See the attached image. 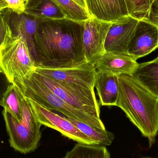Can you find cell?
Masks as SVG:
<instances>
[{
	"label": "cell",
	"mask_w": 158,
	"mask_h": 158,
	"mask_svg": "<svg viewBox=\"0 0 158 158\" xmlns=\"http://www.w3.org/2000/svg\"><path fill=\"white\" fill-rule=\"evenodd\" d=\"M83 21L40 20L34 36L35 66L69 68L87 63L83 49Z\"/></svg>",
	"instance_id": "6da1fadb"
},
{
	"label": "cell",
	"mask_w": 158,
	"mask_h": 158,
	"mask_svg": "<svg viewBox=\"0 0 158 158\" xmlns=\"http://www.w3.org/2000/svg\"><path fill=\"white\" fill-rule=\"evenodd\" d=\"M117 106L147 138L149 147L155 143L158 134V98L143 87L132 77H118Z\"/></svg>",
	"instance_id": "7a4b0ae2"
},
{
	"label": "cell",
	"mask_w": 158,
	"mask_h": 158,
	"mask_svg": "<svg viewBox=\"0 0 158 158\" xmlns=\"http://www.w3.org/2000/svg\"><path fill=\"white\" fill-rule=\"evenodd\" d=\"M13 84L27 98L37 102L42 106L62 113L66 117L84 123L96 129L106 131L101 119L74 107L45 87L33 76L14 79Z\"/></svg>",
	"instance_id": "3957f363"
},
{
	"label": "cell",
	"mask_w": 158,
	"mask_h": 158,
	"mask_svg": "<svg viewBox=\"0 0 158 158\" xmlns=\"http://www.w3.org/2000/svg\"><path fill=\"white\" fill-rule=\"evenodd\" d=\"M31 75L61 99L74 107L100 118L99 104L94 90L75 84L56 81L37 73Z\"/></svg>",
	"instance_id": "277c9868"
},
{
	"label": "cell",
	"mask_w": 158,
	"mask_h": 158,
	"mask_svg": "<svg viewBox=\"0 0 158 158\" xmlns=\"http://www.w3.org/2000/svg\"><path fill=\"white\" fill-rule=\"evenodd\" d=\"M34 67L27 43L20 34L0 48V68L11 82L29 76Z\"/></svg>",
	"instance_id": "5b68a950"
},
{
	"label": "cell",
	"mask_w": 158,
	"mask_h": 158,
	"mask_svg": "<svg viewBox=\"0 0 158 158\" xmlns=\"http://www.w3.org/2000/svg\"><path fill=\"white\" fill-rule=\"evenodd\" d=\"M111 24L92 17L83 21V49L87 63L94 64L106 52L105 41Z\"/></svg>",
	"instance_id": "8992f818"
},
{
	"label": "cell",
	"mask_w": 158,
	"mask_h": 158,
	"mask_svg": "<svg viewBox=\"0 0 158 158\" xmlns=\"http://www.w3.org/2000/svg\"><path fill=\"white\" fill-rule=\"evenodd\" d=\"M28 99L37 120L41 125L56 130L64 136L79 143L99 145L81 132L64 116H59L35 101Z\"/></svg>",
	"instance_id": "52a82bcc"
},
{
	"label": "cell",
	"mask_w": 158,
	"mask_h": 158,
	"mask_svg": "<svg viewBox=\"0 0 158 158\" xmlns=\"http://www.w3.org/2000/svg\"><path fill=\"white\" fill-rule=\"evenodd\" d=\"M3 116L9 137L10 147L23 154L31 153L38 148L41 137L27 125L19 123L9 111L4 109Z\"/></svg>",
	"instance_id": "ba28073f"
},
{
	"label": "cell",
	"mask_w": 158,
	"mask_h": 158,
	"mask_svg": "<svg viewBox=\"0 0 158 158\" xmlns=\"http://www.w3.org/2000/svg\"><path fill=\"white\" fill-rule=\"evenodd\" d=\"M33 70L50 78L92 90H94L97 75L94 65L88 63L69 68L47 69L35 66Z\"/></svg>",
	"instance_id": "9c48e42d"
},
{
	"label": "cell",
	"mask_w": 158,
	"mask_h": 158,
	"mask_svg": "<svg viewBox=\"0 0 158 158\" xmlns=\"http://www.w3.org/2000/svg\"><path fill=\"white\" fill-rule=\"evenodd\" d=\"M158 48V27L150 20H138L129 43L128 54L137 60Z\"/></svg>",
	"instance_id": "30bf717a"
},
{
	"label": "cell",
	"mask_w": 158,
	"mask_h": 158,
	"mask_svg": "<svg viewBox=\"0 0 158 158\" xmlns=\"http://www.w3.org/2000/svg\"><path fill=\"white\" fill-rule=\"evenodd\" d=\"M138 19L129 15L112 22L108 32L106 52L128 54V47Z\"/></svg>",
	"instance_id": "8fae6325"
},
{
	"label": "cell",
	"mask_w": 158,
	"mask_h": 158,
	"mask_svg": "<svg viewBox=\"0 0 158 158\" xmlns=\"http://www.w3.org/2000/svg\"><path fill=\"white\" fill-rule=\"evenodd\" d=\"M138 64L128 54L105 52L94 64L97 73L131 76Z\"/></svg>",
	"instance_id": "7c38bea8"
},
{
	"label": "cell",
	"mask_w": 158,
	"mask_h": 158,
	"mask_svg": "<svg viewBox=\"0 0 158 158\" xmlns=\"http://www.w3.org/2000/svg\"><path fill=\"white\" fill-rule=\"evenodd\" d=\"M89 17L113 22L129 15L124 0H84Z\"/></svg>",
	"instance_id": "4fadbf2b"
},
{
	"label": "cell",
	"mask_w": 158,
	"mask_h": 158,
	"mask_svg": "<svg viewBox=\"0 0 158 158\" xmlns=\"http://www.w3.org/2000/svg\"><path fill=\"white\" fill-rule=\"evenodd\" d=\"M3 13L7 19L13 33V37L20 34L27 43L29 50L35 64V47L34 36L40 20L26 14L13 13L6 9Z\"/></svg>",
	"instance_id": "5bb4252c"
},
{
	"label": "cell",
	"mask_w": 158,
	"mask_h": 158,
	"mask_svg": "<svg viewBox=\"0 0 158 158\" xmlns=\"http://www.w3.org/2000/svg\"><path fill=\"white\" fill-rule=\"evenodd\" d=\"M95 87L101 106H117L119 93L118 76L97 73Z\"/></svg>",
	"instance_id": "9a60e30c"
},
{
	"label": "cell",
	"mask_w": 158,
	"mask_h": 158,
	"mask_svg": "<svg viewBox=\"0 0 158 158\" xmlns=\"http://www.w3.org/2000/svg\"><path fill=\"white\" fill-rule=\"evenodd\" d=\"M25 14L41 20L66 18L53 0H27Z\"/></svg>",
	"instance_id": "2e32d148"
},
{
	"label": "cell",
	"mask_w": 158,
	"mask_h": 158,
	"mask_svg": "<svg viewBox=\"0 0 158 158\" xmlns=\"http://www.w3.org/2000/svg\"><path fill=\"white\" fill-rule=\"evenodd\" d=\"M131 77L158 98V57L153 61L139 64Z\"/></svg>",
	"instance_id": "e0dca14e"
},
{
	"label": "cell",
	"mask_w": 158,
	"mask_h": 158,
	"mask_svg": "<svg viewBox=\"0 0 158 158\" xmlns=\"http://www.w3.org/2000/svg\"><path fill=\"white\" fill-rule=\"evenodd\" d=\"M64 117L81 132L90 139L97 143L99 145L106 147L110 145L114 140V135L112 133L108 131L107 130L102 131L98 130L84 123L69 117Z\"/></svg>",
	"instance_id": "ac0fdd59"
},
{
	"label": "cell",
	"mask_w": 158,
	"mask_h": 158,
	"mask_svg": "<svg viewBox=\"0 0 158 158\" xmlns=\"http://www.w3.org/2000/svg\"><path fill=\"white\" fill-rule=\"evenodd\" d=\"M64 158H110V155L104 146L78 143L67 152Z\"/></svg>",
	"instance_id": "d6986e66"
},
{
	"label": "cell",
	"mask_w": 158,
	"mask_h": 158,
	"mask_svg": "<svg viewBox=\"0 0 158 158\" xmlns=\"http://www.w3.org/2000/svg\"><path fill=\"white\" fill-rule=\"evenodd\" d=\"M0 106L9 111L19 123L22 120V110L16 87L12 85L5 94Z\"/></svg>",
	"instance_id": "ffe728a7"
},
{
	"label": "cell",
	"mask_w": 158,
	"mask_h": 158,
	"mask_svg": "<svg viewBox=\"0 0 158 158\" xmlns=\"http://www.w3.org/2000/svg\"><path fill=\"white\" fill-rule=\"evenodd\" d=\"M62 9L66 18L77 21H84L89 18L87 11L73 0H53Z\"/></svg>",
	"instance_id": "44dd1931"
},
{
	"label": "cell",
	"mask_w": 158,
	"mask_h": 158,
	"mask_svg": "<svg viewBox=\"0 0 158 158\" xmlns=\"http://www.w3.org/2000/svg\"><path fill=\"white\" fill-rule=\"evenodd\" d=\"M129 15L138 20H149L153 0H124Z\"/></svg>",
	"instance_id": "7402d4cb"
},
{
	"label": "cell",
	"mask_w": 158,
	"mask_h": 158,
	"mask_svg": "<svg viewBox=\"0 0 158 158\" xmlns=\"http://www.w3.org/2000/svg\"><path fill=\"white\" fill-rule=\"evenodd\" d=\"M13 38V33L6 17L3 12L0 14V48Z\"/></svg>",
	"instance_id": "603a6c76"
},
{
	"label": "cell",
	"mask_w": 158,
	"mask_h": 158,
	"mask_svg": "<svg viewBox=\"0 0 158 158\" xmlns=\"http://www.w3.org/2000/svg\"><path fill=\"white\" fill-rule=\"evenodd\" d=\"M7 5V9L16 14L25 13L27 0H5Z\"/></svg>",
	"instance_id": "cb8c5ba5"
},
{
	"label": "cell",
	"mask_w": 158,
	"mask_h": 158,
	"mask_svg": "<svg viewBox=\"0 0 158 158\" xmlns=\"http://www.w3.org/2000/svg\"><path fill=\"white\" fill-rule=\"evenodd\" d=\"M13 84L0 68V105L5 94Z\"/></svg>",
	"instance_id": "d4e9b609"
},
{
	"label": "cell",
	"mask_w": 158,
	"mask_h": 158,
	"mask_svg": "<svg viewBox=\"0 0 158 158\" xmlns=\"http://www.w3.org/2000/svg\"><path fill=\"white\" fill-rule=\"evenodd\" d=\"M158 18V0L152 4L150 10L149 20L153 22Z\"/></svg>",
	"instance_id": "484cf974"
},
{
	"label": "cell",
	"mask_w": 158,
	"mask_h": 158,
	"mask_svg": "<svg viewBox=\"0 0 158 158\" xmlns=\"http://www.w3.org/2000/svg\"><path fill=\"white\" fill-rule=\"evenodd\" d=\"M7 9V5L5 0H0V12Z\"/></svg>",
	"instance_id": "4316f807"
},
{
	"label": "cell",
	"mask_w": 158,
	"mask_h": 158,
	"mask_svg": "<svg viewBox=\"0 0 158 158\" xmlns=\"http://www.w3.org/2000/svg\"><path fill=\"white\" fill-rule=\"evenodd\" d=\"M78 5L81 6L82 8H84L86 10V7H85V3L84 0H73Z\"/></svg>",
	"instance_id": "83f0119b"
},
{
	"label": "cell",
	"mask_w": 158,
	"mask_h": 158,
	"mask_svg": "<svg viewBox=\"0 0 158 158\" xmlns=\"http://www.w3.org/2000/svg\"><path fill=\"white\" fill-rule=\"evenodd\" d=\"M153 23L156 24V25H157L158 27V18L157 19H155V21L153 22Z\"/></svg>",
	"instance_id": "f1b7e54d"
},
{
	"label": "cell",
	"mask_w": 158,
	"mask_h": 158,
	"mask_svg": "<svg viewBox=\"0 0 158 158\" xmlns=\"http://www.w3.org/2000/svg\"><path fill=\"white\" fill-rule=\"evenodd\" d=\"M143 158H153L149 157H143Z\"/></svg>",
	"instance_id": "f546056e"
},
{
	"label": "cell",
	"mask_w": 158,
	"mask_h": 158,
	"mask_svg": "<svg viewBox=\"0 0 158 158\" xmlns=\"http://www.w3.org/2000/svg\"><path fill=\"white\" fill-rule=\"evenodd\" d=\"M157 1V0H153V2H155V1Z\"/></svg>",
	"instance_id": "4dcf8cb0"
},
{
	"label": "cell",
	"mask_w": 158,
	"mask_h": 158,
	"mask_svg": "<svg viewBox=\"0 0 158 158\" xmlns=\"http://www.w3.org/2000/svg\"><path fill=\"white\" fill-rule=\"evenodd\" d=\"M1 12H0V14H1Z\"/></svg>",
	"instance_id": "1f68e13d"
}]
</instances>
